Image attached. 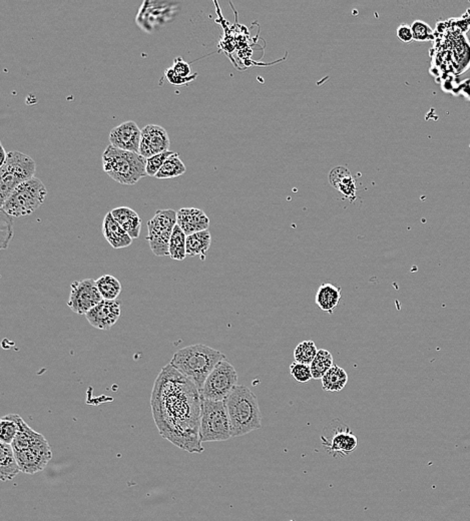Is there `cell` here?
<instances>
[{
	"mask_svg": "<svg viewBox=\"0 0 470 521\" xmlns=\"http://www.w3.org/2000/svg\"><path fill=\"white\" fill-rule=\"evenodd\" d=\"M36 162L30 155L21 152L8 153V159L0 166V201L8 200L21 184L34 178Z\"/></svg>",
	"mask_w": 470,
	"mask_h": 521,
	"instance_id": "6",
	"label": "cell"
},
{
	"mask_svg": "<svg viewBox=\"0 0 470 521\" xmlns=\"http://www.w3.org/2000/svg\"><path fill=\"white\" fill-rule=\"evenodd\" d=\"M104 298L100 295L97 286V280L85 279L71 285L67 306L78 315H85L91 309L98 305Z\"/></svg>",
	"mask_w": 470,
	"mask_h": 521,
	"instance_id": "10",
	"label": "cell"
},
{
	"mask_svg": "<svg viewBox=\"0 0 470 521\" xmlns=\"http://www.w3.org/2000/svg\"><path fill=\"white\" fill-rule=\"evenodd\" d=\"M21 416L10 414L0 420V440L3 443L12 444L19 433V419Z\"/></svg>",
	"mask_w": 470,
	"mask_h": 521,
	"instance_id": "28",
	"label": "cell"
},
{
	"mask_svg": "<svg viewBox=\"0 0 470 521\" xmlns=\"http://www.w3.org/2000/svg\"><path fill=\"white\" fill-rule=\"evenodd\" d=\"M341 301V288L335 285L326 283L321 285L317 290L315 302L323 312L332 314L338 307Z\"/></svg>",
	"mask_w": 470,
	"mask_h": 521,
	"instance_id": "19",
	"label": "cell"
},
{
	"mask_svg": "<svg viewBox=\"0 0 470 521\" xmlns=\"http://www.w3.org/2000/svg\"><path fill=\"white\" fill-rule=\"evenodd\" d=\"M330 183L340 190L345 196H351L355 192V181L348 170L345 168H335L330 173Z\"/></svg>",
	"mask_w": 470,
	"mask_h": 521,
	"instance_id": "23",
	"label": "cell"
},
{
	"mask_svg": "<svg viewBox=\"0 0 470 521\" xmlns=\"http://www.w3.org/2000/svg\"><path fill=\"white\" fill-rule=\"evenodd\" d=\"M186 172H187V168H186L185 164L180 159V155L178 153H175L174 155H170L169 159L164 164V166H161V170L157 173L156 178L159 179L178 178V177L183 176Z\"/></svg>",
	"mask_w": 470,
	"mask_h": 521,
	"instance_id": "25",
	"label": "cell"
},
{
	"mask_svg": "<svg viewBox=\"0 0 470 521\" xmlns=\"http://www.w3.org/2000/svg\"><path fill=\"white\" fill-rule=\"evenodd\" d=\"M238 373L235 367L227 360L223 359L214 368L201 391V397L212 401H226L230 394L238 386Z\"/></svg>",
	"mask_w": 470,
	"mask_h": 521,
	"instance_id": "8",
	"label": "cell"
},
{
	"mask_svg": "<svg viewBox=\"0 0 470 521\" xmlns=\"http://www.w3.org/2000/svg\"><path fill=\"white\" fill-rule=\"evenodd\" d=\"M47 190L41 179H30L13 190L8 200L1 205L2 211L12 217L32 214L45 203Z\"/></svg>",
	"mask_w": 470,
	"mask_h": 521,
	"instance_id": "5",
	"label": "cell"
},
{
	"mask_svg": "<svg viewBox=\"0 0 470 521\" xmlns=\"http://www.w3.org/2000/svg\"><path fill=\"white\" fill-rule=\"evenodd\" d=\"M0 146H1V163H0V166H1L5 164L6 159H8V153L5 152V150H4L3 146H2V144Z\"/></svg>",
	"mask_w": 470,
	"mask_h": 521,
	"instance_id": "37",
	"label": "cell"
},
{
	"mask_svg": "<svg viewBox=\"0 0 470 521\" xmlns=\"http://www.w3.org/2000/svg\"><path fill=\"white\" fill-rule=\"evenodd\" d=\"M122 301L102 300L98 305L85 314V318L98 330H109L122 315Z\"/></svg>",
	"mask_w": 470,
	"mask_h": 521,
	"instance_id": "14",
	"label": "cell"
},
{
	"mask_svg": "<svg viewBox=\"0 0 470 521\" xmlns=\"http://www.w3.org/2000/svg\"><path fill=\"white\" fill-rule=\"evenodd\" d=\"M142 131L133 120L124 122L115 126L109 133V142L111 146L126 152L139 153Z\"/></svg>",
	"mask_w": 470,
	"mask_h": 521,
	"instance_id": "15",
	"label": "cell"
},
{
	"mask_svg": "<svg viewBox=\"0 0 470 521\" xmlns=\"http://www.w3.org/2000/svg\"><path fill=\"white\" fill-rule=\"evenodd\" d=\"M396 34L398 38H399V41H402V43H410L414 41V39H413L412 30H411V26L408 25V24H400V25L398 26Z\"/></svg>",
	"mask_w": 470,
	"mask_h": 521,
	"instance_id": "36",
	"label": "cell"
},
{
	"mask_svg": "<svg viewBox=\"0 0 470 521\" xmlns=\"http://www.w3.org/2000/svg\"><path fill=\"white\" fill-rule=\"evenodd\" d=\"M211 244L212 237L209 230L187 236L188 257H197V256H199L201 260H205V256H207Z\"/></svg>",
	"mask_w": 470,
	"mask_h": 521,
	"instance_id": "21",
	"label": "cell"
},
{
	"mask_svg": "<svg viewBox=\"0 0 470 521\" xmlns=\"http://www.w3.org/2000/svg\"><path fill=\"white\" fill-rule=\"evenodd\" d=\"M97 286L104 300L115 301L122 293V284L111 275H104L97 280Z\"/></svg>",
	"mask_w": 470,
	"mask_h": 521,
	"instance_id": "26",
	"label": "cell"
},
{
	"mask_svg": "<svg viewBox=\"0 0 470 521\" xmlns=\"http://www.w3.org/2000/svg\"><path fill=\"white\" fill-rule=\"evenodd\" d=\"M331 436H321L322 445L328 454L334 458H344L356 450L358 445L357 437L355 436L348 425L337 419V424H331Z\"/></svg>",
	"mask_w": 470,
	"mask_h": 521,
	"instance_id": "11",
	"label": "cell"
},
{
	"mask_svg": "<svg viewBox=\"0 0 470 521\" xmlns=\"http://www.w3.org/2000/svg\"><path fill=\"white\" fill-rule=\"evenodd\" d=\"M169 257L176 260H183L187 256V235L176 225L170 241Z\"/></svg>",
	"mask_w": 470,
	"mask_h": 521,
	"instance_id": "24",
	"label": "cell"
},
{
	"mask_svg": "<svg viewBox=\"0 0 470 521\" xmlns=\"http://www.w3.org/2000/svg\"><path fill=\"white\" fill-rule=\"evenodd\" d=\"M226 358L224 354L203 344L188 346L172 356L170 364L202 391L208 376Z\"/></svg>",
	"mask_w": 470,
	"mask_h": 521,
	"instance_id": "2",
	"label": "cell"
},
{
	"mask_svg": "<svg viewBox=\"0 0 470 521\" xmlns=\"http://www.w3.org/2000/svg\"><path fill=\"white\" fill-rule=\"evenodd\" d=\"M115 220L121 225L122 229L135 240L141 235L142 220L139 214L128 207H120L111 211Z\"/></svg>",
	"mask_w": 470,
	"mask_h": 521,
	"instance_id": "18",
	"label": "cell"
},
{
	"mask_svg": "<svg viewBox=\"0 0 470 521\" xmlns=\"http://www.w3.org/2000/svg\"><path fill=\"white\" fill-rule=\"evenodd\" d=\"M290 373L295 380L300 383H307L313 379L310 365L302 364L296 361L290 365Z\"/></svg>",
	"mask_w": 470,
	"mask_h": 521,
	"instance_id": "33",
	"label": "cell"
},
{
	"mask_svg": "<svg viewBox=\"0 0 470 521\" xmlns=\"http://www.w3.org/2000/svg\"><path fill=\"white\" fill-rule=\"evenodd\" d=\"M177 225L187 236L199 232L207 231L210 227V219L200 209L181 208L177 212Z\"/></svg>",
	"mask_w": 470,
	"mask_h": 521,
	"instance_id": "16",
	"label": "cell"
},
{
	"mask_svg": "<svg viewBox=\"0 0 470 521\" xmlns=\"http://www.w3.org/2000/svg\"><path fill=\"white\" fill-rule=\"evenodd\" d=\"M169 146V135L163 126L148 124L142 131L139 154L145 159L168 152Z\"/></svg>",
	"mask_w": 470,
	"mask_h": 521,
	"instance_id": "13",
	"label": "cell"
},
{
	"mask_svg": "<svg viewBox=\"0 0 470 521\" xmlns=\"http://www.w3.org/2000/svg\"><path fill=\"white\" fill-rule=\"evenodd\" d=\"M12 444L0 443V478L2 481L12 480L21 472Z\"/></svg>",
	"mask_w": 470,
	"mask_h": 521,
	"instance_id": "20",
	"label": "cell"
},
{
	"mask_svg": "<svg viewBox=\"0 0 470 521\" xmlns=\"http://www.w3.org/2000/svg\"><path fill=\"white\" fill-rule=\"evenodd\" d=\"M317 353H318V349L313 341H303L295 348L294 359L296 362L302 363V364L311 365Z\"/></svg>",
	"mask_w": 470,
	"mask_h": 521,
	"instance_id": "29",
	"label": "cell"
},
{
	"mask_svg": "<svg viewBox=\"0 0 470 521\" xmlns=\"http://www.w3.org/2000/svg\"><path fill=\"white\" fill-rule=\"evenodd\" d=\"M322 388L327 392H340L345 388L348 382V375L342 367L333 365L329 371L323 376Z\"/></svg>",
	"mask_w": 470,
	"mask_h": 521,
	"instance_id": "22",
	"label": "cell"
},
{
	"mask_svg": "<svg viewBox=\"0 0 470 521\" xmlns=\"http://www.w3.org/2000/svg\"><path fill=\"white\" fill-rule=\"evenodd\" d=\"M13 238L12 217L4 211H0V248L5 250L10 246Z\"/></svg>",
	"mask_w": 470,
	"mask_h": 521,
	"instance_id": "30",
	"label": "cell"
},
{
	"mask_svg": "<svg viewBox=\"0 0 470 521\" xmlns=\"http://www.w3.org/2000/svg\"><path fill=\"white\" fill-rule=\"evenodd\" d=\"M104 170L121 185H135L146 175V159L135 153L120 150L109 144L102 154Z\"/></svg>",
	"mask_w": 470,
	"mask_h": 521,
	"instance_id": "4",
	"label": "cell"
},
{
	"mask_svg": "<svg viewBox=\"0 0 470 521\" xmlns=\"http://www.w3.org/2000/svg\"><path fill=\"white\" fill-rule=\"evenodd\" d=\"M232 437H240L262 428L257 397L248 387L238 385L226 400Z\"/></svg>",
	"mask_w": 470,
	"mask_h": 521,
	"instance_id": "3",
	"label": "cell"
},
{
	"mask_svg": "<svg viewBox=\"0 0 470 521\" xmlns=\"http://www.w3.org/2000/svg\"><path fill=\"white\" fill-rule=\"evenodd\" d=\"M150 405L164 439L190 453L204 451L200 439V391L172 365L164 367L155 381Z\"/></svg>",
	"mask_w": 470,
	"mask_h": 521,
	"instance_id": "1",
	"label": "cell"
},
{
	"mask_svg": "<svg viewBox=\"0 0 470 521\" xmlns=\"http://www.w3.org/2000/svg\"><path fill=\"white\" fill-rule=\"evenodd\" d=\"M19 467L26 474H36L45 469L52 461V448L47 440L41 437L26 450L15 453Z\"/></svg>",
	"mask_w": 470,
	"mask_h": 521,
	"instance_id": "12",
	"label": "cell"
},
{
	"mask_svg": "<svg viewBox=\"0 0 470 521\" xmlns=\"http://www.w3.org/2000/svg\"><path fill=\"white\" fill-rule=\"evenodd\" d=\"M172 69L177 76H181V78H190V76H192L191 67H190L189 63H186V61L181 58H178L175 60Z\"/></svg>",
	"mask_w": 470,
	"mask_h": 521,
	"instance_id": "34",
	"label": "cell"
},
{
	"mask_svg": "<svg viewBox=\"0 0 470 521\" xmlns=\"http://www.w3.org/2000/svg\"><path fill=\"white\" fill-rule=\"evenodd\" d=\"M175 154V152L172 151H168V152L161 153V154L154 155V157L146 159V175L148 177H156L157 173L161 170V166L166 163L168 159Z\"/></svg>",
	"mask_w": 470,
	"mask_h": 521,
	"instance_id": "31",
	"label": "cell"
},
{
	"mask_svg": "<svg viewBox=\"0 0 470 521\" xmlns=\"http://www.w3.org/2000/svg\"><path fill=\"white\" fill-rule=\"evenodd\" d=\"M231 437V423L226 401L202 399L201 441H226Z\"/></svg>",
	"mask_w": 470,
	"mask_h": 521,
	"instance_id": "7",
	"label": "cell"
},
{
	"mask_svg": "<svg viewBox=\"0 0 470 521\" xmlns=\"http://www.w3.org/2000/svg\"><path fill=\"white\" fill-rule=\"evenodd\" d=\"M411 30H412L413 39L415 41H429L434 39V30L424 21H414L411 25Z\"/></svg>",
	"mask_w": 470,
	"mask_h": 521,
	"instance_id": "32",
	"label": "cell"
},
{
	"mask_svg": "<svg viewBox=\"0 0 470 521\" xmlns=\"http://www.w3.org/2000/svg\"><path fill=\"white\" fill-rule=\"evenodd\" d=\"M102 234L113 249L128 248L132 245L133 239L115 220L111 212L104 217V223H102Z\"/></svg>",
	"mask_w": 470,
	"mask_h": 521,
	"instance_id": "17",
	"label": "cell"
},
{
	"mask_svg": "<svg viewBox=\"0 0 470 521\" xmlns=\"http://www.w3.org/2000/svg\"><path fill=\"white\" fill-rule=\"evenodd\" d=\"M165 74L166 78H167L168 82L172 83V85H185L186 83L194 80V78H197V76H198V74H194V76H190V78H181V76H178L176 74H175L174 71L172 69V67L168 69L167 71H166Z\"/></svg>",
	"mask_w": 470,
	"mask_h": 521,
	"instance_id": "35",
	"label": "cell"
},
{
	"mask_svg": "<svg viewBox=\"0 0 470 521\" xmlns=\"http://www.w3.org/2000/svg\"><path fill=\"white\" fill-rule=\"evenodd\" d=\"M177 225V212L159 210L148 223L146 241L153 253L157 257L169 256L170 241Z\"/></svg>",
	"mask_w": 470,
	"mask_h": 521,
	"instance_id": "9",
	"label": "cell"
},
{
	"mask_svg": "<svg viewBox=\"0 0 470 521\" xmlns=\"http://www.w3.org/2000/svg\"><path fill=\"white\" fill-rule=\"evenodd\" d=\"M333 356L328 350H318L313 362L310 365L313 379H322L323 376L333 366Z\"/></svg>",
	"mask_w": 470,
	"mask_h": 521,
	"instance_id": "27",
	"label": "cell"
}]
</instances>
